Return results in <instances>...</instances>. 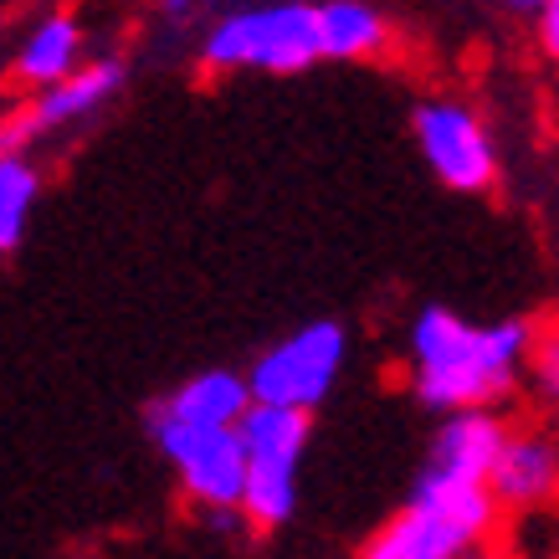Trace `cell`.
<instances>
[{
	"label": "cell",
	"instance_id": "obj_1",
	"mask_svg": "<svg viewBox=\"0 0 559 559\" xmlns=\"http://www.w3.org/2000/svg\"><path fill=\"white\" fill-rule=\"evenodd\" d=\"M534 319H467L457 308L426 304L406 329V385L416 406L503 411L524 390V355Z\"/></svg>",
	"mask_w": 559,
	"mask_h": 559
},
{
	"label": "cell",
	"instance_id": "obj_2",
	"mask_svg": "<svg viewBox=\"0 0 559 559\" xmlns=\"http://www.w3.org/2000/svg\"><path fill=\"white\" fill-rule=\"evenodd\" d=\"M319 57V21H313V0H257L237 5L221 21H211L201 36V68L216 78H237V72H272V78H293L308 72Z\"/></svg>",
	"mask_w": 559,
	"mask_h": 559
},
{
	"label": "cell",
	"instance_id": "obj_3",
	"mask_svg": "<svg viewBox=\"0 0 559 559\" xmlns=\"http://www.w3.org/2000/svg\"><path fill=\"white\" fill-rule=\"evenodd\" d=\"M503 509L492 503L488 483L473 488H416L411 498L359 544L355 559H457L477 539H492Z\"/></svg>",
	"mask_w": 559,
	"mask_h": 559
},
{
	"label": "cell",
	"instance_id": "obj_4",
	"mask_svg": "<svg viewBox=\"0 0 559 559\" xmlns=\"http://www.w3.org/2000/svg\"><path fill=\"white\" fill-rule=\"evenodd\" d=\"M241 452H247V483H241V524L257 534L293 524L298 513V477H304L313 416L288 406H262L252 401L237 421Z\"/></svg>",
	"mask_w": 559,
	"mask_h": 559
},
{
	"label": "cell",
	"instance_id": "obj_5",
	"mask_svg": "<svg viewBox=\"0 0 559 559\" xmlns=\"http://www.w3.org/2000/svg\"><path fill=\"white\" fill-rule=\"evenodd\" d=\"M344 365H349V329L340 319L298 323L293 334L272 340L247 370V390L262 406L313 411L334 395Z\"/></svg>",
	"mask_w": 559,
	"mask_h": 559
},
{
	"label": "cell",
	"instance_id": "obj_6",
	"mask_svg": "<svg viewBox=\"0 0 559 559\" xmlns=\"http://www.w3.org/2000/svg\"><path fill=\"white\" fill-rule=\"evenodd\" d=\"M411 139L421 150L426 170L457 195H488L503 180V154L492 139L488 119L467 98L431 93L411 108Z\"/></svg>",
	"mask_w": 559,
	"mask_h": 559
},
{
	"label": "cell",
	"instance_id": "obj_7",
	"mask_svg": "<svg viewBox=\"0 0 559 559\" xmlns=\"http://www.w3.org/2000/svg\"><path fill=\"white\" fill-rule=\"evenodd\" d=\"M123 87H129V62L119 51L83 57L68 78L36 87V93H26V103H16L11 114H0V154H32L41 139L68 134L78 123L98 119Z\"/></svg>",
	"mask_w": 559,
	"mask_h": 559
},
{
	"label": "cell",
	"instance_id": "obj_8",
	"mask_svg": "<svg viewBox=\"0 0 559 559\" xmlns=\"http://www.w3.org/2000/svg\"><path fill=\"white\" fill-rule=\"evenodd\" d=\"M150 437L159 457L175 467L180 492L190 509H201L211 524H241V483H247V452H241L237 426H180L150 421ZM247 528V524H241Z\"/></svg>",
	"mask_w": 559,
	"mask_h": 559
},
{
	"label": "cell",
	"instance_id": "obj_9",
	"mask_svg": "<svg viewBox=\"0 0 559 559\" xmlns=\"http://www.w3.org/2000/svg\"><path fill=\"white\" fill-rule=\"evenodd\" d=\"M488 492L503 519L559 509V431L544 421H509L488 467Z\"/></svg>",
	"mask_w": 559,
	"mask_h": 559
},
{
	"label": "cell",
	"instance_id": "obj_10",
	"mask_svg": "<svg viewBox=\"0 0 559 559\" xmlns=\"http://www.w3.org/2000/svg\"><path fill=\"white\" fill-rule=\"evenodd\" d=\"M509 421L498 411H447L426 441V457L416 467V488H473L488 483V467L498 457Z\"/></svg>",
	"mask_w": 559,
	"mask_h": 559
},
{
	"label": "cell",
	"instance_id": "obj_11",
	"mask_svg": "<svg viewBox=\"0 0 559 559\" xmlns=\"http://www.w3.org/2000/svg\"><path fill=\"white\" fill-rule=\"evenodd\" d=\"M252 406V390L241 370H195L175 390H165L150 406V421H180V426H237Z\"/></svg>",
	"mask_w": 559,
	"mask_h": 559
},
{
	"label": "cell",
	"instance_id": "obj_12",
	"mask_svg": "<svg viewBox=\"0 0 559 559\" xmlns=\"http://www.w3.org/2000/svg\"><path fill=\"white\" fill-rule=\"evenodd\" d=\"M83 57H87L83 16H78V11H47L32 32L21 36L16 57H11V83L26 87V93H36V87L68 78Z\"/></svg>",
	"mask_w": 559,
	"mask_h": 559
},
{
	"label": "cell",
	"instance_id": "obj_13",
	"mask_svg": "<svg viewBox=\"0 0 559 559\" xmlns=\"http://www.w3.org/2000/svg\"><path fill=\"white\" fill-rule=\"evenodd\" d=\"M323 62H370L390 51V21L374 0H313Z\"/></svg>",
	"mask_w": 559,
	"mask_h": 559
},
{
	"label": "cell",
	"instance_id": "obj_14",
	"mask_svg": "<svg viewBox=\"0 0 559 559\" xmlns=\"http://www.w3.org/2000/svg\"><path fill=\"white\" fill-rule=\"evenodd\" d=\"M36 195H41V170L32 165V154H0V257L21 247Z\"/></svg>",
	"mask_w": 559,
	"mask_h": 559
},
{
	"label": "cell",
	"instance_id": "obj_15",
	"mask_svg": "<svg viewBox=\"0 0 559 559\" xmlns=\"http://www.w3.org/2000/svg\"><path fill=\"white\" fill-rule=\"evenodd\" d=\"M524 390L544 416H559V319L534 323V334H528Z\"/></svg>",
	"mask_w": 559,
	"mask_h": 559
},
{
	"label": "cell",
	"instance_id": "obj_16",
	"mask_svg": "<svg viewBox=\"0 0 559 559\" xmlns=\"http://www.w3.org/2000/svg\"><path fill=\"white\" fill-rule=\"evenodd\" d=\"M528 26H534V47H539V57L549 62V68H559V0H539V11L528 16Z\"/></svg>",
	"mask_w": 559,
	"mask_h": 559
},
{
	"label": "cell",
	"instance_id": "obj_17",
	"mask_svg": "<svg viewBox=\"0 0 559 559\" xmlns=\"http://www.w3.org/2000/svg\"><path fill=\"white\" fill-rule=\"evenodd\" d=\"M498 16H509V21H528L534 11H539V0H488Z\"/></svg>",
	"mask_w": 559,
	"mask_h": 559
},
{
	"label": "cell",
	"instance_id": "obj_18",
	"mask_svg": "<svg viewBox=\"0 0 559 559\" xmlns=\"http://www.w3.org/2000/svg\"><path fill=\"white\" fill-rule=\"evenodd\" d=\"M457 559H513L509 544H498V539H477L473 549H462Z\"/></svg>",
	"mask_w": 559,
	"mask_h": 559
},
{
	"label": "cell",
	"instance_id": "obj_19",
	"mask_svg": "<svg viewBox=\"0 0 559 559\" xmlns=\"http://www.w3.org/2000/svg\"><path fill=\"white\" fill-rule=\"evenodd\" d=\"M195 5H201V0H159V11H165V16H190Z\"/></svg>",
	"mask_w": 559,
	"mask_h": 559
},
{
	"label": "cell",
	"instance_id": "obj_20",
	"mask_svg": "<svg viewBox=\"0 0 559 559\" xmlns=\"http://www.w3.org/2000/svg\"><path fill=\"white\" fill-rule=\"evenodd\" d=\"M0 32H5V11H0Z\"/></svg>",
	"mask_w": 559,
	"mask_h": 559
}]
</instances>
